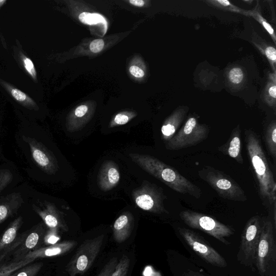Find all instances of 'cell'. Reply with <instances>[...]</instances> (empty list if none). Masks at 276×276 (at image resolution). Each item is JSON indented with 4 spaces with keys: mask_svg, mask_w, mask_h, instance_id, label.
<instances>
[{
    "mask_svg": "<svg viewBox=\"0 0 276 276\" xmlns=\"http://www.w3.org/2000/svg\"><path fill=\"white\" fill-rule=\"evenodd\" d=\"M247 154L259 183L260 197L263 205L276 203V183L258 136L251 131L245 132Z\"/></svg>",
    "mask_w": 276,
    "mask_h": 276,
    "instance_id": "obj_1",
    "label": "cell"
},
{
    "mask_svg": "<svg viewBox=\"0 0 276 276\" xmlns=\"http://www.w3.org/2000/svg\"><path fill=\"white\" fill-rule=\"evenodd\" d=\"M129 156L144 171L175 191L182 195H188L196 199L201 197L200 188L171 165L148 155L131 153Z\"/></svg>",
    "mask_w": 276,
    "mask_h": 276,
    "instance_id": "obj_2",
    "label": "cell"
},
{
    "mask_svg": "<svg viewBox=\"0 0 276 276\" xmlns=\"http://www.w3.org/2000/svg\"><path fill=\"white\" fill-rule=\"evenodd\" d=\"M275 231L272 220H263L262 231L257 246L255 265L261 276H273L276 263Z\"/></svg>",
    "mask_w": 276,
    "mask_h": 276,
    "instance_id": "obj_3",
    "label": "cell"
},
{
    "mask_svg": "<svg viewBox=\"0 0 276 276\" xmlns=\"http://www.w3.org/2000/svg\"><path fill=\"white\" fill-rule=\"evenodd\" d=\"M199 177L214 189L218 196L225 199L246 202L244 191L234 179L224 172L213 168L206 167L198 172Z\"/></svg>",
    "mask_w": 276,
    "mask_h": 276,
    "instance_id": "obj_4",
    "label": "cell"
},
{
    "mask_svg": "<svg viewBox=\"0 0 276 276\" xmlns=\"http://www.w3.org/2000/svg\"><path fill=\"white\" fill-rule=\"evenodd\" d=\"M180 217L187 226L200 230L227 245L231 244L226 238L234 234V230L218 222L212 217L189 210L181 211Z\"/></svg>",
    "mask_w": 276,
    "mask_h": 276,
    "instance_id": "obj_5",
    "label": "cell"
},
{
    "mask_svg": "<svg viewBox=\"0 0 276 276\" xmlns=\"http://www.w3.org/2000/svg\"><path fill=\"white\" fill-rule=\"evenodd\" d=\"M104 239V235H102L82 243L67 266L69 276L84 274L90 269L102 247Z\"/></svg>",
    "mask_w": 276,
    "mask_h": 276,
    "instance_id": "obj_6",
    "label": "cell"
},
{
    "mask_svg": "<svg viewBox=\"0 0 276 276\" xmlns=\"http://www.w3.org/2000/svg\"><path fill=\"white\" fill-rule=\"evenodd\" d=\"M262 224L261 217L254 216L248 220L243 229L237 260L245 266H251L255 264Z\"/></svg>",
    "mask_w": 276,
    "mask_h": 276,
    "instance_id": "obj_7",
    "label": "cell"
},
{
    "mask_svg": "<svg viewBox=\"0 0 276 276\" xmlns=\"http://www.w3.org/2000/svg\"><path fill=\"white\" fill-rule=\"evenodd\" d=\"M208 134V128L200 125L195 118L191 117L178 132L165 143V148L171 151L186 149L205 141Z\"/></svg>",
    "mask_w": 276,
    "mask_h": 276,
    "instance_id": "obj_8",
    "label": "cell"
},
{
    "mask_svg": "<svg viewBox=\"0 0 276 276\" xmlns=\"http://www.w3.org/2000/svg\"><path fill=\"white\" fill-rule=\"evenodd\" d=\"M178 231L183 240L202 260L218 268L227 267V263L220 255L201 235L191 230L179 228Z\"/></svg>",
    "mask_w": 276,
    "mask_h": 276,
    "instance_id": "obj_9",
    "label": "cell"
},
{
    "mask_svg": "<svg viewBox=\"0 0 276 276\" xmlns=\"http://www.w3.org/2000/svg\"><path fill=\"white\" fill-rule=\"evenodd\" d=\"M163 198L162 194L159 190L149 187L137 193L134 199L136 205L143 210L154 213H168L164 208Z\"/></svg>",
    "mask_w": 276,
    "mask_h": 276,
    "instance_id": "obj_10",
    "label": "cell"
},
{
    "mask_svg": "<svg viewBox=\"0 0 276 276\" xmlns=\"http://www.w3.org/2000/svg\"><path fill=\"white\" fill-rule=\"evenodd\" d=\"M77 244L75 241H66L58 243L31 252L24 259L35 260L38 259L47 258L65 254L71 251Z\"/></svg>",
    "mask_w": 276,
    "mask_h": 276,
    "instance_id": "obj_11",
    "label": "cell"
},
{
    "mask_svg": "<svg viewBox=\"0 0 276 276\" xmlns=\"http://www.w3.org/2000/svg\"><path fill=\"white\" fill-rule=\"evenodd\" d=\"M18 228V223L16 222L9 227L0 238V263L5 260L8 254L20 247L24 241L23 237L17 238Z\"/></svg>",
    "mask_w": 276,
    "mask_h": 276,
    "instance_id": "obj_12",
    "label": "cell"
},
{
    "mask_svg": "<svg viewBox=\"0 0 276 276\" xmlns=\"http://www.w3.org/2000/svg\"><path fill=\"white\" fill-rule=\"evenodd\" d=\"M241 146V132L240 127H238L233 131L227 142L219 147L218 150L234 159L238 163L243 164Z\"/></svg>",
    "mask_w": 276,
    "mask_h": 276,
    "instance_id": "obj_13",
    "label": "cell"
},
{
    "mask_svg": "<svg viewBox=\"0 0 276 276\" xmlns=\"http://www.w3.org/2000/svg\"><path fill=\"white\" fill-rule=\"evenodd\" d=\"M120 180V173L113 161L105 162L100 171L98 185L103 191H108L115 187Z\"/></svg>",
    "mask_w": 276,
    "mask_h": 276,
    "instance_id": "obj_14",
    "label": "cell"
},
{
    "mask_svg": "<svg viewBox=\"0 0 276 276\" xmlns=\"http://www.w3.org/2000/svg\"><path fill=\"white\" fill-rule=\"evenodd\" d=\"M133 224V217L129 213L123 214L116 219L113 228L114 238L116 242L123 243L130 237Z\"/></svg>",
    "mask_w": 276,
    "mask_h": 276,
    "instance_id": "obj_15",
    "label": "cell"
},
{
    "mask_svg": "<svg viewBox=\"0 0 276 276\" xmlns=\"http://www.w3.org/2000/svg\"><path fill=\"white\" fill-rule=\"evenodd\" d=\"M44 237L42 234L34 232L27 236L19 249L14 254V260L24 259V257L29 253L40 249L44 243Z\"/></svg>",
    "mask_w": 276,
    "mask_h": 276,
    "instance_id": "obj_16",
    "label": "cell"
},
{
    "mask_svg": "<svg viewBox=\"0 0 276 276\" xmlns=\"http://www.w3.org/2000/svg\"><path fill=\"white\" fill-rule=\"evenodd\" d=\"M0 85L17 102L22 106L33 109H37L38 107L36 103L31 97L6 81L0 79Z\"/></svg>",
    "mask_w": 276,
    "mask_h": 276,
    "instance_id": "obj_17",
    "label": "cell"
},
{
    "mask_svg": "<svg viewBox=\"0 0 276 276\" xmlns=\"http://www.w3.org/2000/svg\"><path fill=\"white\" fill-rule=\"evenodd\" d=\"M34 261L33 260L24 259L0 264V276H10L16 271Z\"/></svg>",
    "mask_w": 276,
    "mask_h": 276,
    "instance_id": "obj_18",
    "label": "cell"
},
{
    "mask_svg": "<svg viewBox=\"0 0 276 276\" xmlns=\"http://www.w3.org/2000/svg\"><path fill=\"white\" fill-rule=\"evenodd\" d=\"M15 52L17 58V60L21 66V68L24 70L27 74H29L33 80L37 82L38 76H37V71L32 60L26 57L20 49Z\"/></svg>",
    "mask_w": 276,
    "mask_h": 276,
    "instance_id": "obj_19",
    "label": "cell"
},
{
    "mask_svg": "<svg viewBox=\"0 0 276 276\" xmlns=\"http://www.w3.org/2000/svg\"><path fill=\"white\" fill-rule=\"evenodd\" d=\"M181 119L178 116H175L173 118L163 124L161 127V133L164 142L167 143L176 134L180 125Z\"/></svg>",
    "mask_w": 276,
    "mask_h": 276,
    "instance_id": "obj_20",
    "label": "cell"
},
{
    "mask_svg": "<svg viewBox=\"0 0 276 276\" xmlns=\"http://www.w3.org/2000/svg\"><path fill=\"white\" fill-rule=\"evenodd\" d=\"M266 146L274 159L276 157V126L273 124L269 127L265 134Z\"/></svg>",
    "mask_w": 276,
    "mask_h": 276,
    "instance_id": "obj_21",
    "label": "cell"
},
{
    "mask_svg": "<svg viewBox=\"0 0 276 276\" xmlns=\"http://www.w3.org/2000/svg\"><path fill=\"white\" fill-rule=\"evenodd\" d=\"M42 263L29 264L18 269L10 276H36L42 268Z\"/></svg>",
    "mask_w": 276,
    "mask_h": 276,
    "instance_id": "obj_22",
    "label": "cell"
},
{
    "mask_svg": "<svg viewBox=\"0 0 276 276\" xmlns=\"http://www.w3.org/2000/svg\"><path fill=\"white\" fill-rule=\"evenodd\" d=\"M130 265L129 257L123 256L116 266V269L111 276H126Z\"/></svg>",
    "mask_w": 276,
    "mask_h": 276,
    "instance_id": "obj_23",
    "label": "cell"
},
{
    "mask_svg": "<svg viewBox=\"0 0 276 276\" xmlns=\"http://www.w3.org/2000/svg\"><path fill=\"white\" fill-rule=\"evenodd\" d=\"M118 263L117 257H114L105 265L98 276H111L115 271Z\"/></svg>",
    "mask_w": 276,
    "mask_h": 276,
    "instance_id": "obj_24",
    "label": "cell"
},
{
    "mask_svg": "<svg viewBox=\"0 0 276 276\" xmlns=\"http://www.w3.org/2000/svg\"><path fill=\"white\" fill-rule=\"evenodd\" d=\"M51 229V231L44 237V243L48 246L58 243L61 239L58 230Z\"/></svg>",
    "mask_w": 276,
    "mask_h": 276,
    "instance_id": "obj_25",
    "label": "cell"
},
{
    "mask_svg": "<svg viewBox=\"0 0 276 276\" xmlns=\"http://www.w3.org/2000/svg\"><path fill=\"white\" fill-rule=\"evenodd\" d=\"M33 155L35 161L41 167H47L49 164L50 161L48 156L41 150L38 149L34 150Z\"/></svg>",
    "mask_w": 276,
    "mask_h": 276,
    "instance_id": "obj_26",
    "label": "cell"
},
{
    "mask_svg": "<svg viewBox=\"0 0 276 276\" xmlns=\"http://www.w3.org/2000/svg\"><path fill=\"white\" fill-rule=\"evenodd\" d=\"M229 78L233 84H240L243 79V72L240 68H235L230 71Z\"/></svg>",
    "mask_w": 276,
    "mask_h": 276,
    "instance_id": "obj_27",
    "label": "cell"
},
{
    "mask_svg": "<svg viewBox=\"0 0 276 276\" xmlns=\"http://www.w3.org/2000/svg\"><path fill=\"white\" fill-rule=\"evenodd\" d=\"M104 46V42L102 39H97L92 42L90 45L91 51L94 53H98L102 50Z\"/></svg>",
    "mask_w": 276,
    "mask_h": 276,
    "instance_id": "obj_28",
    "label": "cell"
},
{
    "mask_svg": "<svg viewBox=\"0 0 276 276\" xmlns=\"http://www.w3.org/2000/svg\"><path fill=\"white\" fill-rule=\"evenodd\" d=\"M129 121V117L124 114L117 115L114 119V122L116 125H123L127 123Z\"/></svg>",
    "mask_w": 276,
    "mask_h": 276,
    "instance_id": "obj_29",
    "label": "cell"
},
{
    "mask_svg": "<svg viewBox=\"0 0 276 276\" xmlns=\"http://www.w3.org/2000/svg\"><path fill=\"white\" fill-rule=\"evenodd\" d=\"M93 15L87 13H82L79 15V18L81 22L91 24L95 21V18L93 17Z\"/></svg>",
    "mask_w": 276,
    "mask_h": 276,
    "instance_id": "obj_30",
    "label": "cell"
},
{
    "mask_svg": "<svg viewBox=\"0 0 276 276\" xmlns=\"http://www.w3.org/2000/svg\"><path fill=\"white\" fill-rule=\"evenodd\" d=\"M130 72L132 75L136 78H142L145 75V73L142 69L135 66L130 68Z\"/></svg>",
    "mask_w": 276,
    "mask_h": 276,
    "instance_id": "obj_31",
    "label": "cell"
},
{
    "mask_svg": "<svg viewBox=\"0 0 276 276\" xmlns=\"http://www.w3.org/2000/svg\"><path fill=\"white\" fill-rule=\"evenodd\" d=\"M88 108L86 105H82L78 107L75 112L76 117L77 118H81L84 117L88 113Z\"/></svg>",
    "mask_w": 276,
    "mask_h": 276,
    "instance_id": "obj_32",
    "label": "cell"
},
{
    "mask_svg": "<svg viewBox=\"0 0 276 276\" xmlns=\"http://www.w3.org/2000/svg\"><path fill=\"white\" fill-rule=\"evenodd\" d=\"M265 53L266 57L271 61L273 62H275L276 60V50L275 49L272 47H269L265 50Z\"/></svg>",
    "mask_w": 276,
    "mask_h": 276,
    "instance_id": "obj_33",
    "label": "cell"
},
{
    "mask_svg": "<svg viewBox=\"0 0 276 276\" xmlns=\"http://www.w3.org/2000/svg\"><path fill=\"white\" fill-rule=\"evenodd\" d=\"M261 18V22L263 24V26L265 27V29L273 37V38L275 39V35L274 33L272 27L271 26V25L268 23L266 22V21H265L263 18Z\"/></svg>",
    "mask_w": 276,
    "mask_h": 276,
    "instance_id": "obj_34",
    "label": "cell"
},
{
    "mask_svg": "<svg viewBox=\"0 0 276 276\" xmlns=\"http://www.w3.org/2000/svg\"><path fill=\"white\" fill-rule=\"evenodd\" d=\"M7 215V208L4 206H0V223L6 218Z\"/></svg>",
    "mask_w": 276,
    "mask_h": 276,
    "instance_id": "obj_35",
    "label": "cell"
},
{
    "mask_svg": "<svg viewBox=\"0 0 276 276\" xmlns=\"http://www.w3.org/2000/svg\"><path fill=\"white\" fill-rule=\"evenodd\" d=\"M182 276H206L198 272L188 270L182 274Z\"/></svg>",
    "mask_w": 276,
    "mask_h": 276,
    "instance_id": "obj_36",
    "label": "cell"
},
{
    "mask_svg": "<svg viewBox=\"0 0 276 276\" xmlns=\"http://www.w3.org/2000/svg\"><path fill=\"white\" fill-rule=\"evenodd\" d=\"M129 2L132 5L136 7H143L145 5V2L143 0H130Z\"/></svg>",
    "mask_w": 276,
    "mask_h": 276,
    "instance_id": "obj_37",
    "label": "cell"
},
{
    "mask_svg": "<svg viewBox=\"0 0 276 276\" xmlns=\"http://www.w3.org/2000/svg\"><path fill=\"white\" fill-rule=\"evenodd\" d=\"M269 94L271 97L273 98H276V87L273 86L271 87L269 90Z\"/></svg>",
    "mask_w": 276,
    "mask_h": 276,
    "instance_id": "obj_38",
    "label": "cell"
},
{
    "mask_svg": "<svg viewBox=\"0 0 276 276\" xmlns=\"http://www.w3.org/2000/svg\"><path fill=\"white\" fill-rule=\"evenodd\" d=\"M217 2L224 6H231V3L228 1H226V0H225V1H220H220H217Z\"/></svg>",
    "mask_w": 276,
    "mask_h": 276,
    "instance_id": "obj_39",
    "label": "cell"
},
{
    "mask_svg": "<svg viewBox=\"0 0 276 276\" xmlns=\"http://www.w3.org/2000/svg\"><path fill=\"white\" fill-rule=\"evenodd\" d=\"M7 0H0V9L4 6L7 3Z\"/></svg>",
    "mask_w": 276,
    "mask_h": 276,
    "instance_id": "obj_40",
    "label": "cell"
}]
</instances>
